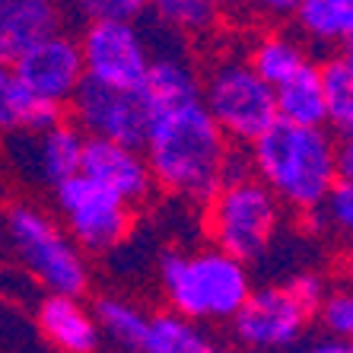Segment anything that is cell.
I'll list each match as a JSON object with an SVG mask.
<instances>
[{
    "label": "cell",
    "mask_w": 353,
    "mask_h": 353,
    "mask_svg": "<svg viewBox=\"0 0 353 353\" xmlns=\"http://www.w3.org/2000/svg\"><path fill=\"white\" fill-rule=\"evenodd\" d=\"M274 105L277 118L290 124H309V128H325V92H321V74L309 61L274 86Z\"/></svg>",
    "instance_id": "cell-17"
},
{
    "label": "cell",
    "mask_w": 353,
    "mask_h": 353,
    "mask_svg": "<svg viewBox=\"0 0 353 353\" xmlns=\"http://www.w3.org/2000/svg\"><path fill=\"white\" fill-rule=\"evenodd\" d=\"M137 90L157 118L159 112L201 99V74L181 48L157 51V54H150V67Z\"/></svg>",
    "instance_id": "cell-16"
},
{
    "label": "cell",
    "mask_w": 353,
    "mask_h": 353,
    "mask_svg": "<svg viewBox=\"0 0 353 353\" xmlns=\"http://www.w3.org/2000/svg\"><path fill=\"white\" fill-rule=\"evenodd\" d=\"M35 325L45 344L64 353H92L102 347V334L92 309L70 293H45L35 303Z\"/></svg>",
    "instance_id": "cell-15"
},
{
    "label": "cell",
    "mask_w": 353,
    "mask_h": 353,
    "mask_svg": "<svg viewBox=\"0 0 353 353\" xmlns=\"http://www.w3.org/2000/svg\"><path fill=\"white\" fill-rule=\"evenodd\" d=\"M210 204V236L216 248L230 252L239 261H258L271 248L280 223V201L255 172L245 179L223 181Z\"/></svg>",
    "instance_id": "cell-4"
},
{
    "label": "cell",
    "mask_w": 353,
    "mask_h": 353,
    "mask_svg": "<svg viewBox=\"0 0 353 353\" xmlns=\"http://www.w3.org/2000/svg\"><path fill=\"white\" fill-rule=\"evenodd\" d=\"M159 26L175 29L181 35L210 32L220 19V3L216 0H150V10Z\"/></svg>",
    "instance_id": "cell-23"
},
{
    "label": "cell",
    "mask_w": 353,
    "mask_h": 353,
    "mask_svg": "<svg viewBox=\"0 0 353 353\" xmlns=\"http://www.w3.org/2000/svg\"><path fill=\"white\" fill-rule=\"evenodd\" d=\"M83 19H131L140 23L147 17L150 0H70Z\"/></svg>",
    "instance_id": "cell-26"
},
{
    "label": "cell",
    "mask_w": 353,
    "mask_h": 353,
    "mask_svg": "<svg viewBox=\"0 0 353 353\" xmlns=\"http://www.w3.org/2000/svg\"><path fill=\"white\" fill-rule=\"evenodd\" d=\"M255 175L293 210H315L337 181L334 137L325 128L274 121L248 143Z\"/></svg>",
    "instance_id": "cell-2"
},
{
    "label": "cell",
    "mask_w": 353,
    "mask_h": 353,
    "mask_svg": "<svg viewBox=\"0 0 353 353\" xmlns=\"http://www.w3.org/2000/svg\"><path fill=\"white\" fill-rule=\"evenodd\" d=\"M70 0H0V64H13L29 45L64 32Z\"/></svg>",
    "instance_id": "cell-14"
},
{
    "label": "cell",
    "mask_w": 353,
    "mask_h": 353,
    "mask_svg": "<svg viewBox=\"0 0 353 353\" xmlns=\"http://www.w3.org/2000/svg\"><path fill=\"white\" fill-rule=\"evenodd\" d=\"M344 58H347V64H350V70H353V45H347V51H344Z\"/></svg>",
    "instance_id": "cell-33"
},
{
    "label": "cell",
    "mask_w": 353,
    "mask_h": 353,
    "mask_svg": "<svg viewBox=\"0 0 353 353\" xmlns=\"http://www.w3.org/2000/svg\"><path fill=\"white\" fill-rule=\"evenodd\" d=\"M315 210H321L325 220H328L337 232L353 236V185H347V181H334Z\"/></svg>",
    "instance_id": "cell-27"
},
{
    "label": "cell",
    "mask_w": 353,
    "mask_h": 353,
    "mask_svg": "<svg viewBox=\"0 0 353 353\" xmlns=\"http://www.w3.org/2000/svg\"><path fill=\"white\" fill-rule=\"evenodd\" d=\"M67 115L86 137H105L131 147H143L153 124V112L137 86H112L92 77L77 83L74 96L67 99Z\"/></svg>",
    "instance_id": "cell-8"
},
{
    "label": "cell",
    "mask_w": 353,
    "mask_h": 353,
    "mask_svg": "<svg viewBox=\"0 0 353 353\" xmlns=\"http://www.w3.org/2000/svg\"><path fill=\"white\" fill-rule=\"evenodd\" d=\"M220 3V10H239V7H245L248 0H216Z\"/></svg>",
    "instance_id": "cell-32"
},
{
    "label": "cell",
    "mask_w": 353,
    "mask_h": 353,
    "mask_svg": "<svg viewBox=\"0 0 353 353\" xmlns=\"http://www.w3.org/2000/svg\"><path fill=\"white\" fill-rule=\"evenodd\" d=\"M80 172L108 185L112 191H118L131 207L150 201L153 188H157V179L150 172L143 150L131 147V143H118V140H105V137L83 140Z\"/></svg>",
    "instance_id": "cell-13"
},
{
    "label": "cell",
    "mask_w": 353,
    "mask_h": 353,
    "mask_svg": "<svg viewBox=\"0 0 353 353\" xmlns=\"http://www.w3.org/2000/svg\"><path fill=\"white\" fill-rule=\"evenodd\" d=\"M54 204L64 216L67 236L86 252H112L134 226L131 204L118 191L83 172L54 185Z\"/></svg>",
    "instance_id": "cell-7"
},
{
    "label": "cell",
    "mask_w": 353,
    "mask_h": 353,
    "mask_svg": "<svg viewBox=\"0 0 353 353\" xmlns=\"http://www.w3.org/2000/svg\"><path fill=\"white\" fill-rule=\"evenodd\" d=\"M315 353H353V341H344V337H331L328 341H315L312 344Z\"/></svg>",
    "instance_id": "cell-31"
},
{
    "label": "cell",
    "mask_w": 353,
    "mask_h": 353,
    "mask_svg": "<svg viewBox=\"0 0 353 353\" xmlns=\"http://www.w3.org/2000/svg\"><path fill=\"white\" fill-rule=\"evenodd\" d=\"M92 319L99 325V334L105 337L112 347H118V350H143L150 319L134 303L118 299V296H102L92 305Z\"/></svg>",
    "instance_id": "cell-20"
},
{
    "label": "cell",
    "mask_w": 353,
    "mask_h": 353,
    "mask_svg": "<svg viewBox=\"0 0 353 353\" xmlns=\"http://www.w3.org/2000/svg\"><path fill=\"white\" fill-rule=\"evenodd\" d=\"M248 64L255 67V74L261 77L264 83L277 86V83H283L287 77H293L303 64H309V54H305V48L296 39L277 32V35H264V39L258 41L255 48H252Z\"/></svg>",
    "instance_id": "cell-22"
},
{
    "label": "cell",
    "mask_w": 353,
    "mask_h": 353,
    "mask_svg": "<svg viewBox=\"0 0 353 353\" xmlns=\"http://www.w3.org/2000/svg\"><path fill=\"white\" fill-rule=\"evenodd\" d=\"M143 157L159 188L185 201H210L223 181V159L230 150L201 99L159 112L143 140Z\"/></svg>",
    "instance_id": "cell-1"
},
{
    "label": "cell",
    "mask_w": 353,
    "mask_h": 353,
    "mask_svg": "<svg viewBox=\"0 0 353 353\" xmlns=\"http://www.w3.org/2000/svg\"><path fill=\"white\" fill-rule=\"evenodd\" d=\"M350 271H353V248H350Z\"/></svg>",
    "instance_id": "cell-34"
},
{
    "label": "cell",
    "mask_w": 353,
    "mask_h": 353,
    "mask_svg": "<svg viewBox=\"0 0 353 353\" xmlns=\"http://www.w3.org/2000/svg\"><path fill=\"white\" fill-rule=\"evenodd\" d=\"M10 159L23 169V175L41 181V185H61L74 172H80L83 140L86 134L74 121H61L48 131H10Z\"/></svg>",
    "instance_id": "cell-12"
},
{
    "label": "cell",
    "mask_w": 353,
    "mask_h": 353,
    "mask_svg": "<svg viewBox=\"0 0 353 353\" xmlns=\"http://www.w3.org/2000/svg\"><path fill=\"white\" fill-rule=\"evenodd\" d=\"M290 296H293V303L303 309L305 315H315L319 312V305H321V299H325V280L319 277V274H309V271H303V274H296L293 280H290L287 287Z\"/></svg>",
    "instance_id": "cell-28"
},
{
    "label": "cell",
    "mask_w": 353,
    "mask_h": 353,
    "mask_svg": "<svg viewBox=\"0 0 353 353\" xmlns=\"http://www.w3.org/2000/svg\"><path fill=\"white\" fill-rule=\"evenodd\" d=\"M143 350L147 353H210L214 341L201 328V321L188 319L181 312H159L147 321Z\"/></svg>",
    "instance_id": "cell-19"
},
{
    "label": "cell",
    "mask_w": 353,
    "mask_h": 353,
    "mask_svg": "<svg viewBox=\"0 0 353 353\" xmlns=\"http://www.w3.org/2000/svg\"><path fill=\"white\" fill-rule=\"evenodd\" d=\"M321 92H325V124L341 137L353 134V70L344 54H334L319 67Z\"/></svg>",
    "instance_id": "cell-21"
},
{
    "label": "cell",
    "mask_w": 353,
    "mask_h": 353,
    "mask_svg": "<svg viewBox=\"0 0 353 353\" xmlns=\"http://www.w3.org/2000/svg\"><path fill=\"white\" fill-rule=\"evenodd\" d=\"M201 102L226 140L242 147L258 140L277 121L274 86L264 83L248 61L226 58L210 67V74L201 80Z\"/></svg>",
    "instance_id": "cell-5"
},
{
    "label": "cell",
    "mask_w": 353,
    "mask_h": 353,
    "mask_svg": "<svg viewBox=\"0 0 353 353\" xmlns=\"http://www.w3.org/2000/svg\"><path fill=\"white\" fill-rule=\"evenodd\" d=\"M248 3H255V10L264 13V17L283 19V17H293V10H296L299 0H248Z\"/></svg>",
    "instance_id": "cell-30"
},
{
    "label": "cell",
    "mask_w": 353,
    "mask_h": 353,
    "mask_svg": "<svg viewBox=\"0 0 353 353\" xmlns=\"http://www.w3.org/2000/svg\"><path fill=\"white\" fill-rule=\"evenodd\" d=\"M293 19L309 41L353 45V0H299Z\"/></svg>",
    "instance_id": "cell-18"
},
{
    "label": "cell",
    "mask_w": 353,
    "mask_h": 353,
    "mask_svg": "<svg viewBox=\"0 0 353 353\" xmlns=\"http://www.w3.org/2000/svg\"><path fill=\"white\" fill-rule=\"evenodd\" d=\"M159 280L169 309L194 321H230L252 293L245 261L216 245L191 255L169 252L159 264Z\"/></svg>",
    "instance_id": "cell-3"
},
{
    "label": "cell",
    "mask_w": 353,
    "mask_h": 353,
    "mask_svg": "<svg viewBox=\"0 0 353 353\" xmlns=\"http://www.w3.org/2000/svg\"><path fill=\"white\" fill-rule=\"evenodd\" d=\"M321 328L331 337H344L353 341V293L350 290H337V293H325L319 312Z\"/></svg>",
    "instance_id": "cell-25"
},
{
    "label": "cell",
    "mask_w": 353,
    "mask_h": 353,
    "mask_svg": "<svg viewBox=\"0 0 353 353\" xmlns=\"http://www.w3.org/2000/svg\"><path fill=\"white\" fill-rule=\"evenodd\" d=\"M334 165H337V181L353 185V134L341 137V143H334Z\"/></svg>",
    "instance_id": "cell-29"
},
{
    "label": "cell",
    "mask_w": 353,
    "mask_h": 353,
    "mask_svg": "<svg viewBox=\"0 0 353 353\" xmlns=\"http://www.w3.org/2000/svg\"><path fill=\"white\" fill-rule=\"evenodd\" d=\"M86 77L112 86H140L150 67V45L131 19H86L80 35Z\"/></svg>",
    "instance_id": "cell-9"
},
{
    "label": "cell",
    "mask_w": 353,
    "mask_h": 353,
    "mask_svg": "<svg viewBox=\"0 0 353 353\" xmlns=\"http://www.w3.org/2000/svg\"><path fill=\"white\" fill-rule=\"evenodd\" d=\"M232 337L248 350H290L305 337L309 315L283 287H261L245 296L232 315Z\"/></svg>",
    "instance_id": "cell-10"
},
{
    "label": "cell",
    "mask_w": 353,
    "mask_h": 353,
    "mask_svg": "<svg viewBox=\"0 0 353 353\" xmlns=\"http://www.w3.org/2000/svg\"><path fill=\"white\" fill-rule=\"evenodd\" d=\"M7 230L26 274H32L45 293H86L90 268L80 255V245L51 216L35 207H17L7 220Z\"/></svg>",
    "instance_id": "cell-6"
},
{
    "label": "cell",
    "mask_w": 353,
    "mask_h": 353,
    "mask_svg": "<svg viewBox=\"0 0 353 353\" xmlns=\"http://www.w3.org/2000/svg\"><path fill=\"white\" fill-rule=\"evenodd\" d=\"M35 92H29L13 74L10 64H0V134L26 128V118L32 112Z\"/></svg>",
    "instance_id": "cell-24"
},
{
    "label": "cell",
    "mask_w": 353,
    "mask_h": 353,
    "mask_svg": "<svg viewBox=\"0 0 353 353\" xmlns=\"http://www.w3.org/2000/svg\"><path fill=\"white\" fill-rule=\"evenodd\" d=\"M10 67H13V74L19 77V83L29 92L64 102V105L67 99L74 96L77 83L86 77L80 39H74L67 29L54 35H45L35 45H29Z\"/></svg>",
    "instance_id": "cell-11"
}]
</instances>
